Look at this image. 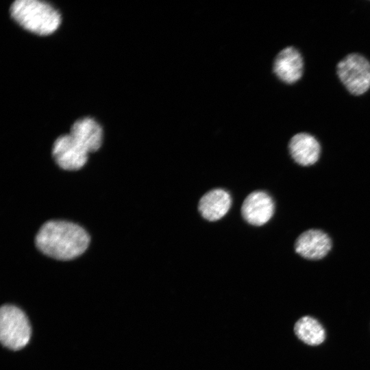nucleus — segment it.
<instances>
[{
	"mask_svg": "<svg viewBox=\"0 0 370 370\" xmlns=\"http://www.w3.org/2000/svg\"><path fill=\"white\" fill-rule=\"evenodd\" d=\"M102 140L101 125L93 118L84 117L72 125L69 134L55 140L52 155L62 169L78 170L86 163L88 153L100 148Z\"/></svg>",
	"mask_w": 370,
	"mask_h": 370,
	"instance_id": "obj_1",
	"label": "nucleus"
},
{
	"mask_svg": "<svg viewBox=\"0 0 370 370\" xmlns=\"http://www.w3.org/2000/svg\"><path fill=\"white\" fill-rule=\"evenodd\" d=\"M88 233L79 225L64 221H49L39 230L36 245L44 254L61 260L77 258L87 249Z\"/></svg>",
	"mask_w": 370,
	"mask_h": 370,
	"instance_id": "obj_2",
	"label": "nucleus"
},
{
	"mask_svg": "<svg viewBox=\"0 0 370 370\" xmlns=\"http://www.w3.org/2000/svg\"><path fill=\"white\" fill-rule=\"evenodd\" d=\"M12 18L25 29L40 36L53 33L61 23L59 12L49 3L16 0L10 9Z\"/></svg>",
	"mask_w": 370,
	"mask_h": 370,
	"instance_id": "obj_3",
	"label": "nucleus"
},
{
	"mask_svg": "<svg viewBox=\"0 0 370 370\" xmlns=\"http://www.w3.org/2000/svg\"><path fill=\"white\" fill-rule=\"evenodd\" d=\"M336 75L351 95L360 97L370 90V60L365 55L352 52L336 64Z\"/></svg>",
	"mask_w": 370,
	"mask_h": 370,
	"instance_id": "obj_4",
	"label": "nucleus"
},
{
	"mask_svg": "<svg viewBox=\"0 0 370 370\" xmlns=\"http://www.w3.org/2000/svg\"><path fill=\"white\" fill-rule=\"evenodd\" d=\"M31 337V327L25 314L18 308L4 305L0 311V339L12 350L23 348Z\"/></svg>",
	"mask_w": 370,
	"mask_h": 370,
	"instance_id": "obj_5",
	"label": "nucleus"
},
{
	"mask_svg": "<svg viewBox=\"0 0 370 370\" xmlns=\"http://www.w3.org/2000/svg\"><path fill=\"white\" fill-rule=\"evenodd\" d=\"M305 62L301 51L294 46H286L275 56L273 71L282 82L293 85L299 82L304 73Z\"/></svg>",
	"mask_w": 370,
	"mask_h": 370,
	"instance_id": "obj_6",
	"label": "nucleus"
},
{
	"mask_svg": "<svg viewBox=\"0 0 370 370\" xmlns=\"http://www.w3.org/2000/svg\"><path fill=\"white\" fill-rule=\"evenodd\" d=\"M274 202L266 192L254 191L244 200L241 213L244 219L251 225H262L267 223L274 213Z\"/></svg>",
	"mask_w": 370,
	"mask_h": 370,
	"instance_id": "obj_7",
	"label": "nucleus"
},
{
	"mask_svg": "<svg viewBox=\"0 0 370 370\" xmlns=\"http://www.w3.org/2000/svg\"><path fill=\"white\" fill-rule=\"evenodd\" d=\"M288 147L292 158L301 166H310L316 163L321 150L317 138L307 132L295 134L291 138Z\"/></svg>",
	"mask_w": 370,
	"mask_h": 370,
	"instance_id": "obj_8",
	"label": "nucleus"
},
{
	"mask_svg": "<svg viewBox=\"0 0 370 370\" xmlns=\"http://www.w3.org/2000/svg\"><path fill=\"white\" fill-rule=\"evenodd\" d=\"M332 247L329 236L323 231L311 229L303 232L297 238L295 249L303 258L319 260L325 257Z\"/></svg>",
	"mask_w": 370,
	"mask_h": 370,
	"instance_id": "obj_9",
	"label": "nucleus"
},
{
	"mask_svg": "<svg viewBox=\"0 0 370 370\" xmlns=\"http://www.w3.org/2000/svg\"><path fill=\"white\" fill-rule=\"evenodd\" d=\"M230 195L225 190L215 188L207 192L199 200V211L210 221H217L225 216L231 206Z\"/></svg>",
	"mask_w": 370,
	"mask_h": 370,
	"instance_id": "obj_10",
	"label": "nucleus"
},
{
	"mask_svg": "<svg viewBox=\"0 0 370 370\" xmlns=\"http://www.w3.org/2000/svg\"><path fill=\"white\" fill-rule=\"evenodd\" d=\"M294 332L299 340L308 345H319L325 338V332L322 325L310 316L300 318L295 324Z\"/></svg>",
	"mask_w": 370,
	"mask_h": 370,
	"instance_id": "obj_11",
	"label": "nucleus"
}]
</instances>
